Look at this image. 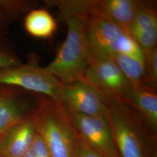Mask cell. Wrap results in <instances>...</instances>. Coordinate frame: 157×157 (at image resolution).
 <instances>
[{"mask_svg": "<svg viewBox=\"0 0 157 157\" xmlns=\"http://www.w3.org/2000/svg\"><path fill=\"white\" fill-rule=\"evenodd\" d=\"M45 6L56 7L67 27V38L46 69L62 83L82 80L91 55L84 18L77 0H45Z\"/></svg>", "mask_w": 157, "mask_h": 157, "instance_id": "6da1fadb", "label": "cell"}, {"mask_svg": "<svg viewBox=\"0 0 157 157\" xmlns=\"http://www.w3.org/2000/svg\"><path fill=\"white\" fill-rule=\"evenodd\" d=\"M106 117L119 157H157V132L145 118L120 100L107 102Z\"/></svg>", "mask_w": 157, "mask_h": 157, "instance_id": "7a4b0ae2", "label": "cell"}, {"mask_svg": "<svg viewBox=\"0 0 157 157\" xmlns=\"http://www.w3.org/2000/svg\"><path fill=\"white\" fill-rule=\"evenodd\" d=\"M90 52L124 53L145 62V55L129 34L109 17L99 0H78Z\"/></svg>", "mask_w": 157, "mask_h": 157, "instance_id": "3957f363", "label": "cell"}, {"mask_svg": "<svg viewBox=\"0 0 157 157\" xmlns=\"http://www.w3.org/2000/svg\"><path fill=\"white\" fill-rule=\"evenodd\" d=\"M32 116L37 132L51 157H73L78 132L63 108L50 98L41 96Z\"/></svg>", "mask_w": 157, "mask_h": 157, "instance_id": "277c9868", "label": "cell"}, {"mask_svg": "<svg viewBox=\"0 0 157 157\" xmlns=\"http://www.w3.org/2000/svg\"><path fill=\"white\" fill-rule=\"evenodd\" d=\"M0 84L45 96L56 102L62 87V83L55 76L40 65L34 54L29 56L26 63L0 69Z\"/></svg>", "mask_w": 157, "mask_h": 157, "instance_id": "5b68a950", "label": "cell"}, {"mask_svg": "<svg viewBox=\"0 0 157 157\" xmlns=\"http://www.w3.org/2000/svg\"><path fill=\"white\" fill-rule=\"evenodd\" d=\"M91 55L82 80L101 92L107 101H122L132 85L109 56L99 52H91Z\"/></svg>", "mask_w": 157, "mask_h": 157, "instance_id": "8992f818", "label": "cell"}, {"mask_svg": "<svg viewBox=\"0 0 157 157\" xmlns=\"http://www.w3.org/2000/svg\"><path fill=\"white\" fill-rule=\"evenodd\" d=\"M107 98L83 80L62 83L58 102L69 113L98 117L106 114Z\"/></svg>", "mask_w": 157, "mask_h": 157, "instance_id": "52a82bcc", "label": "cell"}, {"mask_svg": "<svg viewBox=\"0 0 157 157\" xmlns=\"http://www.w3.org/2000/svg\"><path fill=\"white\" fill-rule=\"evenodd\" d=\"M69 114L78 135L92 149L102 157H119L106 115Z\"/></svg>", "mask_w": 157, "mask_h": 157, "instance_id": "ba28073f", "label": "cell"}, {"mask_svg": "<svg viewBox=\"0 0 157 157\" xmlns=\"http://www.w3.org/2000/svg\"><path fill=\"white\" fill-rule=\"evenodd\" d=\"M41 96L0 84V136L18 121L30 116Z\"/></svg>", "mask_w": 157, "mask_h": 157, "instance_id": "9c48e42d", "label": "cell"}, {"mask_svg": "<svg viewBox=\"0 0 157 157\" xmlns=\"http://www.w3.org/2000/svg\"><path fill=\"white\" fill-rule=\"evenodd\" d=\"M32 114L12 125L0 136L1 157H23L37 135Z\"/></svg>", "mask_w": 157, "mask_h": 157, "instance_id": "30bf717a", "label": "cell"}, {"mask_svg": "<svg viewBox=\"0 0 157 157\" xmlns=\"http://www.w3.org/2000/svg\"><path fill=\"white\" fill-rule=\"evenodd\" d=\"M129 34L144 55L157 47V12L150 6L140 2Z\"/></svg>", "mask_w": 157, "mask_h": 157, "instance_id": "8fae6325", "label": "cell"}, {"mask_svg": "<svg viewBox=\"0 0 157 157\" xmlns=\"http://www.w3.org/2000/svg\"><path fill=\"white\" fill-rule=\"evenodd\" d=\"M122 101L139 112L157 132L156 89L147 83L132 86Z\"/></svg>", "mask_w": 157, "mask_h": 157, "instance_id": "7c38bea8", "label": "cell"}, {"mask_svg": "<svg viewBox=\"0 0 157 157\" xmlns=\"http://www.w3.org/2000/svg\"><path fill=\"white\" fill-rule=\"evenodd\" d=\"M24 28L30 36L38 39H50L57 29L56 19L45 8H34L25 15Z\"/></svg>", "mask_w": 157, "mask_h": 157, "instance_id": "4fadbf2b", "label": "cell"}, {"mask_svg": "<svg viewBox=\"0 0 157 157\" xmlns=\"http://www.w3.org/2000/svg\"><path fill=\"white\" fill-rule=\"evenodd\" d=\"M104 10L113 21L129 33L140 1L99 0Z\"/></svg>", "mask_w": 157, "mask_h": 157, "instance_id": "5bb4252c", "label": "cell"}, {"mask_svg": "<svg viewBox=\"0 0 157 157\" xmlns=\"http://www.w3.org/2000/svg\"><path fill=\"white\" fill-rule=\"evenodd\" d=\"M109 56L132 86L143 83H148L145 62L124 53H115Z\"/></svg>", "mask_w": 157, "mask_h": 157, "instance_id": "9a60e30c", "label": "cell"}, {"mask_svg": "<svg viewBox=\"0 0 157 157\" xmlns=\"http://www.w3.org/2000/svg\"><path fill=\"white\" fill-rule=\"evenodd\" d=\"M37 3L32 0H0V9L12 22L36 8Z\"/></svg>", "mask_w": 157, "mask_h": 157, "instance_id": "2e32d148", "label": "cell"}, {"mask_svg": "<svg viewBox=\"0 0 157 157\" xmlns=\"http://www.w3.org/2000/svg\"><path fill=\"white\" fill-rule=\"evenodd\" d=\"M13 45L5 37H0V69L22 64Z\"/></svg>", "mask_w": 157, "mask_h": 157, "instance_id": "e0dca14e", "label": "cell"}, {"mask_svg": "<svg viewBox=\"0 0 157 157\" xmlns=\"http://www.w3.org/2000/svg\"><path fill=\"white\" fill-rule=\"evenodd\" d=\"M146 75L148 83L155 89L157 87V47L145 55Z\"/></svg>", "mask_w": 157, "mask_h": 157, "instance_id": "ac0fdd59", "label": "cell"}, {"mask_svg": "<svg viewBox=\"0 0 157 157\" xmlns=\"http://www.w3.org/2000/svg\"><path fill=\"white\" fill-rule=\"evenodd\" d=\"M73 157H104L92 149L78 135L75 141Z\"/></svg>", "mask_w": 157, "mask_h": 157, "instance_id": "d6986e66", "label": "cell"}, {"mask_svg": "<svg viewBox=\"0 0 157 157\" xmlns=\"http://www.w3.org/2000/svg\"><path fill=\"white\" fill-rule=\"evenodd\" d=\"M32 148L35 157H51L44 141L38 133L35 137Z\"/></svg>", "mask_w": 157, "mask_h": 157, "instance_id": "ffe728a7", "label": "cell"}, {"mask_svg": "<svg viewBox=\"0 0 157 157\" xmlns=\"http://www.w3.org/2000/svg\"><path fill=\"white\" fill-rule=\"evenodd\" d=\"M11 23L0 9V37H5Z\"/></svg>", "mask_w": 157, "mask_h": 157, "instance_id": "44dd1931", "label": "cell"}, {"mask_svg": "<svg viewBox=\"0 0 157 157\" xmlns=\"http://www.w3.org/2000/svg\"><path fill=\"white\" fill-rule=\"evenodd\" d=\"M0 157H1V155H0Z\"/></svg>", "mask_w": 157, "mask_h": 157, "instance_id": "7402d4cb", "label": "cell"}]
</instances>
